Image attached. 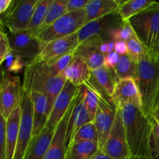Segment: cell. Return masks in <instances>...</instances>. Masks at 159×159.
<instances>
[{
  "instance_id": "6da1fadb",
  "label": "cell",
  "mask_w": 159,
  "mask_h": 159,
  "mask_svg": "<svg viewBox=\"0 0 159 159\" xmlns=\"http://www.w3.org/2000/svg\"><path fill=\"white\" fill-rule=\"evenodd\" d=\"M130 157L151 158L150 135L152 122L141 107L127 104L120 109Z\"/></svg>"
},
{
  "instance_id": "7a4b0ae2",
  "label": "cell",
  "mask_w": 159,
  "mask_h": 159,
  "mask_svg": "<svg viewBox=\"0 0 159 159\" xmlns=\"http://www.w3.org/2000/svg\"><path fill=\"white\" fill-rule=\"evenodd\" d=\"M136 83L141 99V110L150 120L157 116L159 106V63L147 53L138 62Z\"/></svg>"
},
{
  "instance_id": "3957f363",
  "label": "cell",
  "mask_w": 159,
  "mask_h": 159,
  "mask_svg": "<svg viewBox=\"0 0 159 159\" xmlns=\"http://www.w3.org/2000/svg\"><path fill=\"white\" fill-rule=\"evenodd\" d=\"M66 81L63 75H51L47 68L45 62L33 61L25 67L23 89L28 93H42L54 102L63 89Z\"/></svg>"
},
{
  "instance_id": "277c9868",
  "label": "cell",
  "mask_w": 159,
  "mask_h": 159,
  "mask_svg": "<svg viewBox=\"0 0 159 159\" xmlns=\"http://www.w3.org/2000/svg\"><path fill=\"white\" fill-rule=\"evenodd\" d=\"M129 23L137 37L154 58L159 55V2L132 17Z\"/></svg>"
},
{
  "instance_id": "5b68a950",
  "label": "cell",
  "mask_w": 159,
  "mask_h": 159,
  "mask_svg": "<svg viewBox=\"0 0 159 159\" xmlns=\"http://www.w3.org/2000/svg\"><path fill=\"white\" fill-rule=\"evenodd\" d=\"M86 23L85 9L65 13L35 36L40 48L46 43L77 33Z\"/></svg>"
},
{
  "instance_id": "8992f818",
  "label": "cell",
  "mask_w": 159,
  "mask_h": 159,
  "mask_svg": "<svg viewBox=\"0 0 159 159\" xmlns=\"http://www.w3.org/2000/svg\"><path fill=\"white\" fill-rule=\"evenodd\" d=\"M39 0L13 1L9 10L2 15L1 24L8 32L19 33L29 30L34 9Z\"/></svg>"
},
{
  "instance_id": "52a82bcc",
  "label": "cell",
  "mask_w": 159,
  "mask_h": 159,
  "mask_svg": "<svg viewBox=\"0 0 159 159\" xmlns=\"http://www.w3.org/2000/svg\"><path fill=\"white\" fill-rule=\"evenodd\" d=\"M21 121L13 159H24L33 139L34 113L30 94L22 90Z\"/></svg>"
},
{
  "instance_id": "ba28073f",
  "label": "cell",
  "mask_w": 159,
  "mask_h": 159,
  "mask_svg": "<svg viewBox=\"0 0 159 159\" xmlns=\"http://www.w3.org/2000/svg\"><path fill=\"white\" fill-rule=\"evenodd\" d=\"M22 90L20 77L12 75L2 69L0 85V113L1 116L7 120L12 112L21 102Z\"/></svg>"
},
{
  "instance_id": "9c48e42d",
  "label": "cell",
  "mask_w": 159,
  "mask_h": 159,
  "mask_svg": "<svg viewBox=\"0 0 159 159\" xmlns=\"http://www.w3.org/2000/svg\"><path fill=\"white\" fill-rule=\"evenodd\" d=\"M101 151L111 159H130V150L120 109H116L113 127L103 148Z\"/></svg>"
},
{
  "instance_id": "30bf717a",
  "label": "cell",
  "mask_w": 159,
  "mask_h": 159,
  "mask_svg": "<svg viewBox=\"0 0 159 159\" xmlns=\"http://www.w3.org/2000/svg\"><path fill=\"white\" fill-rule=\"evenodd\" d=\"M7 33L12 52L23 59L26 65L34 61L40 51V45L29 30Z\"/></svg>"
},
{
  "instance_id": "8fae6325",
  "label": "cell",
  "mask_w": 159,
  "mask_h": 159,
  "mask_svg": "<svg viewBox=\"0 0 159 159\" xmlns=\"http://www.w3.org/2000/svg\"><path fill=\"white\" fill-rule=\"evenodd\" d=\"M116 114V107L112 102L100 97L94 120V124L99 137V150H102L110 136L114 124Z\"/></svg>"
},
{
  "instance_id": "7c38bea8",
  "label": "cell",
  "mask_w": 159,
  "mask_h": 159,
  "mask_svg": "<svg viewBox=\"0 0 159 159\" xmlns=\"http://www.w3.org/2000/svg\"><path fill=\"white\" fill-rule=\"evenodd\" d=\"M121 20L122 19L118 14V12H116L85 23V25L78 31L79 43H83L85 40L93 37H100L103 40L109 41V30L119 23Z\"/></svg>"
},
{
  "instance_id": "4fadbf2b",
  "label": "cell",
  "mask_w": 159,
  "mask_h": 159,
  "mask_svg": "<svg viewBox=\"0 0 159 159\" xmlns=\"http://www.w3.org/2000/svg\"><path fill=\"white\" fill-rule=\"evenodd\" d=\"M79 87L67 80L63 89L54 100L46 128L55 129L68 112L71 102L77 95Z\"/></svg>"
},
{
  "instance_id": "5bb4252c",
  "label": "cell",
  "mask_w": 159,
  "mask_h": 159,
  "mask_svg": "<svg viewBox=\"0 0 159 159\" xmlns=\"http://www.w3.org/2000/svg\"><path fill=\"white\" fill-rule=\"evenodd\" d=\"M79 44L78 32L56 39L40 48V53L34 61H48L68 53L74 52Z\"/></svg>"
},
{
  "instance_id": "9a60e30c",
  "label": "cell",
  "mask_w": 159,
  "mask_h": 159,
  "mask_svg": "<svg viewBox=\"0 0 159 159\" xmlns=\"http://www.w3.org/2000/svg\"><path fill=\"white\" fill-rule=\"evenodd\" d=\"M84 97H85V92H84V85H82L79 87V91L76 95V103L71 112L69 122H68L66 150L72 142L75 134L79 130V129L85 124L94 122L85 106Z\"/></svg>"
},
{
  "instance_id": "2e32d148",
  "label": "cell",
  "mask_w": 159,
  "mask_h": 159,
  "mask_svg": "<svg viewBox=\"0 0 159 159\" xmlns=\"http://www.w3.org/2000/svg\"><path fill=\"white\" fill-rule=\"evenodd\" d=\"M75 103L76 96L71 102L65 116L56 127L52 141L43 159H65L68 122Z\"/></svg>"
},
{
  "instance_id": "e0dca14e",
  "label": "cell",
  "mask_w": 159,
  "mask_h": 159,
  "mask_svg": "<svg viewBox=\"0 0 159 159\" xmlns=\"http://www.w3.org/2000/svg\"><path fill=\"white\" fill-rule=\"evenodd\" d=\"M33 103L34 124H33V139L37 138L46 127L49 119L54 102L42 93L37 92L30 93Z\"/></svg>"
},
{
  "instance_id": "ac0fdd59",
  "label": "cell",
  "mask_w": 159,
  "mask_h": 159,
  "mask_svg": "<svg viewBox=\"0 0 159 159\" xmlns=\"http://www.w3.org/2000/svg\"><path fill=\"white\" fill-rule=\"evenodd\" d=\"M111 98L116 109H121L130 103L141 108L139 89L136 81L133 79L120 80L116 85Z\"/></svg>"
},
{
  "instance_id": "d6986e66",
  "label": "cell",
  "mask_w": 159,
  "mask_h": 159,
  "mask_svg": "<svg viewBox=\"0 0 159 159\" xmlns=\"http://www.w3.org/2000/svg\"><path fill=\"white\" fill-rule=\"evenodd\" d=\"M102 40L100 37L89 39L79 43L74 52V55L84 61L91 71L105 65V56L100 51Z\"/></svg>"
},
{
  "instance_id": "ffe728a7",
  "label": "cell",
  "mask_w": 159,
  "mask_h": 159,
  "mask_svg": "<svg viewBox=\"0 0 159 159\" xmlns=\"http://www.w3.org/2000/svg\"><path fill=\"white\" fill-rule=\"evenodd\" d=\"M20 121H21V105L20 104L6 120V159L14 158L17 141H18Z\"/></svg>"
},
{
  "instance_id": "44dd1931",
  "label": "cell",
  "mask_w": 159,
  "mask_h": 159,
  "mask_svg": "<svg viewBox=\"0 0 159 159\" xmlns=\"http://www.w3.org/2000/svg\"><path fill=\"white\" fill-rule=\"evenodd\" d=\"M121 2L117 0H89L85 8L86 23L118 12Z\"/></svg>"
},
{
  "instance_id": "7402d4cb",
  "label": "cell",
  "mask_w": 159,
  "mask_h": 159,
  "mask_svg": "<svg viewBox=\"0 0 159 159\" xmlns=\"http://www.w3.org/2000/svg\"><path fill=\"white\" fill-rule=\"evenodd\" d=\"M62 75L75 86L81 87L90 80L92 71L84 61L75 56L71 65Z\"/></svg>"
},
{
  "instance_id": "603a6c76",
  "label": "cell",
  "mask_w": 159,
  "mask_h": 159,
  "mask_svg": "<svg viewBox=\"0 0 159 159\" xmlns=\"http://www.w3.org/2000/svg\"><path fill=\"white\" fill-rule=\"evenodd\" d=\"M91 79L110 97L113 96L116 85L120 81L115 68H109L105 65L92 71Z\"/></svg>"
},
{
  "instance_id": "cb8c5ba5",
  "label": "cell",
  "mask_w": 159,
  "mask_h": 159,
  "mask_svg": "<svg viewBox=\"0 0 159 159\" xmlns=\"http://www.w3.org/2000/svg\"><path fill=\"white\" fill-rule=\"evenodd\" d=\"M55 129L45 127L37 138L32 139L24 159H43L52 141Z\"/></svg>"
},
{
  "instance_id": "d4e9b609",
  "label": "cell",
  "mask_w": 159,
  "mask_h": 159,
  "mask_svg": "<svg viewBox=\"0 0 159 159\" xmlns=\"http://www.w3.org/2000/svg\"><path fill=\"white\" fill-rule=\"evenodd\" d=\"M99 151L98 143L86 141H77L68 146L65 159H91Z\"/></svg>"
},
{
  "instance_id": "484cf974",
  "label": "cell",
  "mask_w": 159,
  "mask_h": 159,
  "mask_svg": "<svg viewBox=\"0 0 159 159\" xmlns=\"http://www.w3.org/2000/svg\"><path fill=\"white\" fill-rule=\"evenodd\" d=\"M155 2V1H147V0L122 1L118 9V14L122 20L129 21L132 17L148 9Z\"/></svg>"
},
{
  "instance_id": "4316f807",
  "label": "cell",
  "mask_w": 159,
  "mask_h": 159,
  "mask_svg": "<svg viewBox=\"0 0 159 159\" xmlns=\"http://www.w3.org/2000/svg\"><path fill=\"white\" fill-rule=\"evenodd\" d=\"M115 71L120 80L127 79L136 80L138 76V63L128 54L121 55L115 67Z\"/></svg>"
},
{
  "instance_id": "83f0119b",
  "label": "cell",
  "mask_w": 159,
  "mask_h": 159,
  "mask_svg": "<svg viewBox=\"0 0 159 159\" xmlns=\"http://www.w3.org/2000/svg\"><path fill=\"white\" fill-rule=\"evenodd\" d=\"M67 2L68 0H53L47 12L46 17H45L43 23L40 26V27L37 30V32L34 34L35 37L38 33L41 32L42 30L48 28L51 26L53 23L58 20L60 17L65 15L68 12L67 11Z\"/></svg>"
},
{
  "instance_id": "f1b7e54d",
  "label": "cell",
  "mask_w": 159,
  "mask_h": 159,
  "mask_svg": "<svg viewBox=\"0 0 159 159\" xmlns=\"http://www.w3.org/2000/svg\"><path fill=\"white\" fill-rule=\"evenodd\" d=\"M53 0H39L34 9L28 30L34 35L43 23L48 9Z\"/></svg>"
},
{
  "instance_id": "f546056e",
  "label": "cell",
  "mask_w": 159,
  "mask_h": 159,
  "mask_svg": "<svg viewBox=\"0 0 159 159\" xmlns=\"http://www.w3.org/2000/svg\"><path fill=\"white\" fill-rule=\"evenodd\" d=\"M134 34V31L129 21L121 20L119 23H117L109 30L108 37L110 40H113L115 42H127Z\"/></svg>"
},
{
  "instance_id": "4dcf8cb0",
  "label": "cell",
  "mask_w": 159,
  "mask_h": 159,
  "mask_svg": "<svg viewBox=\"0 0 159 159\" xmlns=\"http://www.w3.org/2000/svg\"><path fill=\"white\" fill-rule=\"evenodd\" d=\"M74 52L68 53L55 59L43 62H45L47 68L51 75L54 76H61L71 65L75 57Z\"/></svg>"
},
{
  "instance_id": "1f68e13d",
  "label": "cell",
  "mask_w": 159,
  "mask_h": 159,
  "mask_svg": "<svg viewBox=\"0 0 159 159\" xmlns=\"http://www.w3.org/2000/svg\"><path fill=\"white\" fill-rule=\"evenodd\" d=\"M81 141H93L99 144V137L94 122L89 123L81 127L75 134L71 144Z\"/></svg>"
},
{
  "instance_id": "d6a6232c",
  "label": "cell",
  "mask_w": 159,
  "mask_h": 159,
  "mask_svg": "<svg viewBox=\"0 0 159 159\" xmlns=\"http://www.w3.org/2000/svg\"><path fill=\"white\" fill-rule=\"evenodd\" d=\"M127 51L128 53L127 54L138 63L144 55H145L148 52L147 49L143 45L141 40H139L136 34L130 37L128 40L127 41Z\"/></svg>"
},
{
  "instance_id": "836d02e7",
  "label": "cell",
  "mask_w": 159,
  "mask_h": 159,
  "mask_svg": "<svg viewBox=\"0 0 159 159\" xmlns=\"http://www.w3.org/2000/svg\"><path fill=\"white\" fill-rule=\"evenodd\" d=\"M152 130L150 135L151 158L159 159V115L151 120Z\"/></svg>"
},
{
  "instance_id": "e575fe53",
  "label": "cell",
  "mask_w": 159,
  "mask_h": 159,
  "mask_svg": "<svg viewBox=\"0 0 159 159\" xmlns=\"http://www.w3.org/2000/svg\"><path fill=\"white\" fill-rule=\"evenodd\" d=\"M4 62H6V71L9 73H14L18 74L26 66V62L19 55L16 54L15 53L11 51L6 56Z\"/></svg>"
},
{
  "instance_id": "d590c367",
  "label": "cell",
  "mask_w": 159,
  "mask_h": 159,
  "mask_svg": "<svg viewBox=\"0 0 159 159\" xmlns=\"http://www.w3.org/2000/svg\"><path fill=\"white\" fill-rule=\"evenodd\" d=\"M12 50H11L10 43H9L7 33L5 32L3 26H2L1 32H0V64L1 65H2L5 58H6V56Z\"/></svg>"
},
{
  "instance_id": "8d00e7d4",
  "label": "cell",
  "mask_w": 159,
  "mask_h": 159,
  "mask_svg": "<svg viewBox=\"0 0 159 159\" xmlns=\"http://www.w3.org/2000/svg\"><path fill=\"white\" fill-rule=\"evenodd\" d=\"M6 120L1 116L0 121V159H6Z\"/></svg>"
},
{
  "instance_id": "74e56055",
  "label": "cell",
  "mask_w": 159,
  "mask_h": 159,
  "mask_svg": "<svg viewBox=\"0 0 159 159\" xmlns=\"http://www.w3.org/2000/svg\"><path fill=\"white\" fill-rule=\"evenodd\" d=\"M89 0H68L67 11L68 12L85 9Z\"/></svg>"
},
{
  "instance_id": "f35d334b",
  "label": "cell",
  "mask_w": 159,
  "mask_h": 159,
  "mask_svg": "<svg viewBox=\"0 0 159 159\" xmlns=\"http://www.w3.org/2000/svg\"><path fill=\"white\" fill-rule=\"evenodd\" d=\"M120 57V55H119L116 51L108 54L107 56H105V65L109 68H115L116 64L119 61Z\"/></svg>"
},
{
  "instance_id": "ab89813d",
  "label": "cell",
  "mask_w": 159,
  "mask_h": 159,
  "mask_svg": "<svg viewBox=\"0 0 159 159\" xmlns=\"http://www.w3.org/2000/svg\"><path fill=\"white\" fill-rule=\"evenodd\" d=\"M115 51L119 55H124L128 53L127 51V42L125 41H116L115 43Z\"/></svg>"
},
{
  "instance_id": "60d3db41",
  "label": "cell",
  "mask_w": 159,
  "mask_h": 159,
  "mask_svg": "<svg viewBox=\"0 0 159 159\" xmlns=\"http://www.w3.org/2000/svg\"><path fill=\"white\" fill-rule=\"evenodd\" d=\"M13 0H0V13L3 15L6 13L12 6Z\"/></svg>"
},
{
  "instance_id": "b9f144b4",
  "label": "cell",
  "mask_w": 159,
  "mask_h": 159,
  "mask_svg": "<svg viewBox=\"0 0 159 159\" xmlns=\"http://www.w3.org/2000/svg\"><path fill=\"white\" fill-rule=\"evenodd\" d=\"M91 159H111L107 154L104 153L102 151L99 150L94 156Z\"/></svg>"
},
{
  "instance_id": "7bdbcfd3",
  "label": "cell",
  "mask_w": 159,
  "mask_h": 159,
  "mask_svg": "<svg viewBox=\"0 0 159 159\" xmlns=\"http://www.w3.org/2000/svg\"><path fill=\"white\" fill-rule=\"evenodd\" d=\"M130 159H149V158H143V157H130Z\"/></svg>"
},
{
  "instance_id": "ee69618b",
  "label": "cell",
  "mask_w": 159,
  "mask_h": 159,
  "mask_svg": "<svg viewBox=\"0 0 159 159\" xmlns=\"http://www.w3.org/2000/svg\"><path fill=\"white\" fill-rule=\"evenodd\" d=\"M159 115V106H158V112H157V116H158Z\"/></svg>"
},
{
  "instance_id": "f6af8a7d",
  "label": "cell",
  "mask_w": 159,
  "mask_h": 159,
  "mask_svg": "<svg viewBox=\"0 0 159 159\" xmlns=\"http://www.w3.org/2000/svg\"><path fill=\"white\" fill-rule=\"evenodd\" d=\"M156 60H157V61H158V63H159V55H158V58H157V59H156Z\"/></svg>"
}]
</instances>
